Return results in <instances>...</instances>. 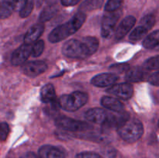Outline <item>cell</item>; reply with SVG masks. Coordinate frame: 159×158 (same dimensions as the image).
<instances>
[{"label":"cell","mask_w":159,"mask_h":158,"mask_svg":"<svg viewBox=\"0 0 159 158\" xmlns=\"http://www.w3.org/2000/svg\"><path fill=\"white\" fill-rule=\"evenodd\" d=\"M148 29H145L144 27L141 26H138L134 29L131 32V33L130 34V37L129 39L130 40H133V41H137V40H139L141 39H142L143 37H145L148 33Z\"/></svg>","instance_id":"cell-22"},{"label":"cell","mask_w":159,"mask_h":158,"mask_svg":"<svg viewBox=\"0 0 159 158\" xmlns=\"http://www.w3.org/2000/svg\"><path fill=\"white\" fill-rule=\"evenodd\" d=\"M13 3L14 10L20 11L21 8L25 5V3L27 2V0H12Z\"/></svg>","instance_id":"cell-32"},{"label":"cell","mask_w":159,"mask_h":158,"mask_svg":"<svg viewBox=\"0 0 159 158\" xmlns=\"http://www.w3.org/2000/svg\"><path fill=\"white\" fill-rule=\"evenodd\" d=\"M99 47V40L94 37L71 39L64 43L62 54L69 58L84 59L93 55Z\"/></svg>","instance_id":"cell-1"},{"label":"cell","mask_w":159,"mask_h":158,"mask_svg":"<svg viewBox=\"0 0 159 158\" xmlns=\"http://www.w3.org/2000/svg\"><path fill=\"white\" fill-rule=\"evenodd\" d=\"M101 105L113 112H121L125 109V106L120 101L110 96H103L101 99Z\"/></svg>","instance_id":"cell-14"},{"label":"cell","mask_w":159,"mask_h":158,"mask_svg":"<svg viewBox=\"0 0 159 158\" xmlns=\"http://www.w3.org/2000/svg\"><path fill=\"white\" fill-rule=\"evenodd\" d=\"M81 0H61V2L64 6H73L77 5Z\"/></svg>","instance_id":"cell-33"},{"label":"cell","mask_w":159,"mask_h":158,"mask_svg":"<svg viewBox=\"0 0 159 158\" xmlns=\"http://www.w3.org/2000/svg\"><path fill=\"white\" fill-rule=\"evenodd\" d=\"M130 68L129 64H116L110 66V69L113 74H122V73L127 72V70Z\"/></svg>","instance_id":"cell-28"},{"label":"cell","mask_w":159,"mask_h":158,"mask_svg":"<svg viewBox=\"0 0 159 158\" xmlns=\"http://www.w3.org/2000/svg\"><path fill=\"white\" fill-rule=\"evenodd\" d=\"M110 112L106 111L104 108H93L85 113V118L89 122L104 125L110 117Z\"/></svg>","instance_id":"cell-9"},{"label":"cell","mask_w":159,"mask_h":158,"mask_svg":"<svg viewBox=\"0 0 159 158\" xmlns=\"http://www.w3.org/2000/svg\"><path fill=\"white\" fill-rule=\"evenodd\" d=\"M121 12L120 11L107 12L104 15L102 22V29H101V34L102 37L109 39L113 36Z\"/></svg>","instance_id":"cell-6"},{"label":"cell","mask_w":159,"mask_h":158,"mask_svg":"<svg viewBox=\"0 0 159 158\" xmlns=\"http://www.w3.org/2000/svg\"><path fill=\"white\" fill-rule=\"evenodd\" d=\"M145 70L140 67L129 68L125 74V79L128 82H139L146 78Z\"/></svg>","instance_id":"cell-16"},{"label":"cell","mask_w":159,"mask_h":158,"mask_svg":"<svg viewBox=\"0 0 159 158\" xmlns=\"http://www.w3.org/2000/svg\"><path fill=\"white\" fill-rule=\"evenodd\" d=\"M86 20V15L84 12H79L66 23L60 25L54 28L48 36V40L51 43H58L69 36L77 32Z\"/></svg>","instance_id":"cell-2"},{"label":"cell","mask_w":159,"mask_h":158,"mask_svg":"<svg viewBox=\"0 0 159 158\" xmlns=\"http://www.w3.org/2000/svg\"><path fill=\"white\" fill-rule=\"evenodd\" d=\"M34 2L33 0H27L24 6L21 8L20 10V15L22 18H26L32 12L33 9H34Z\"/></svg>","instance_id":"cell-27"},{"label":"cell","mask_w":159,"mask_h":158,"mask_svg":"<svg viewBox=\"0 0 159 158\" xmlns=\"http://www.w3.org/2000/svg\"><path fill=\"white\" fill-rule=\"evenodd\" d=\"M148 81L150 84L155 85V86H158L159 85V72L156 71V72L153 73L151 74L148 77Z\"/></svg>","instance_id":"cell-31"},{"label":"cell","mask_w":159,"mask_h":158,"mask_svg":"<svg viewBox=\"0 0 159 158\" xmlns=\"http://www.w3.org/2000/svg\"><path fill=\"white\" fill-rule=\"evenodd\" d=\"M103 4V0H85L79 7V12L92 11L99 9Z\"/></svg>","instance_id":"cell-20"},{"label":"cell","mask_w":159,"mask_h":158,"mask_svg":"<svg viewBox=\"0 0 159 158\" xmlns=\"http://www.w3.org/2000/svg\"><path fill=\"white\" fill-rule=\"evenodd\" d=\"M44 50V42L43 40H38L31 47V54L33 57H37L42 54Z\"/></svg>","instance_id":"cell-25"},{"label":"cell","mask_w":159,"mask_h":158,"mask_svg":"<svg viewBox=\"0 0 159 158\" xmlns=\"http://www.w3.org/2000/svg\"><path fill=\"white\" fill-rule=\"evenodd\" d=\"M123 0H108L105 5V11L107 12H115L120 8Z\"/></svg>","instance_id":"cell-26"},{"label":"cell","mask_w":159,"mask_h":158,"mask_svg":"<svg viewBox=\"0 0 159 158\" xmlns=\"http://www.w3.org/2000/svg\"><path fill=\"white\" fill-rule=\"evenodd\" d=\"M118 78L119 77L113 73H102L93 77L90 82L94 86L103 88L113 85L117 81Z\"/></svg>","instance_id":"cell-11"},{"label":"cell","mask_w":159,"mask_h":158,"mask_svg":"<svg viewBox=\"0 0 159 158\" xmlns=\"http://www.w3.org/2000/svg\"><path fill=\"white\" fill-rule=\"evenodd\" d=\"M56 99V91L54 85H45L40 90V100L43 103H51Z\"/></svg>","instance_id":"cell-17"},{"label":"cell","mask_w":159,"mask_h":158,"mask_svg":"<svg viewBox=\"0 0 159 158\" xmlns=\"http://www.w3.org/2000/svg\"><path fill=\"white\" fill-rule=\"evenodd\" d=\"M135 23H136V19L134 16L129 15V16L125 17L115 30V39L119 40L124 38L130 32Z\"/></svg>","instance_id":"cell-12"},{"label":"cell","mask_w":159,"mask_h":158,"mask_svg":"<svg viewBox=\"0 0 159 158\" xmlns=\"http://www.w3.org/2000/svg\"><path fill=\"white\" fill-rule=\"evenodd\" d=\"M117 133L126 142L134 143L143 136L144 126L142 122L138 119L129 118L117 128Z\"/></svg>","instance_id":"cell-3"},{"label":"cell","mask_w":159,"mask_h":158,"mask_svg":"<svg viewBox=\"0 0 159 158\" xmlns=\"http://www.w3.org/2000/svg\"><path fill=\"white\" fill-rule=\"evenodd\" d=\"M40 158H65V153L59 147L51 145H43L38 150Z\"/></svg>","instance_id":"cell-13"},{"label":"cell","mask_w":159,"mask_h":158,"mask_svg":"<svg viewBox=\"0 0 159 158\" xmlns=\"http://www.w3.org/2000/svg\"><path fill=\"white\" fill-rule=\"evenodd\" d=\"M45 1H46L49 5H54V4H56L58 0H45Z\"/></svg>","instance_id":"cell-35"},{"label":"cell","mask_w":159,"mask_h":158,"mask_svg":"<svg viewBox=\"0 0 159 158\" xmlns=\"http://www.w3.org/2000/svg\"><path fill=\"white\" fill-rule=\"evenodd\" d=\"M14 11L13 3L12 0H3L0 3V19H6Z\"/></svg>","instance_id":"cell-19"},{"label":"cell","mask_w":159,"mask_h":158,"mask_svg":"<svg viewBox=\"0 0 159 158\" xmlns=\"http://www.w3.org/2000/svg\"><path fill=\"white\" fill-rule=\"evenodd\" d=\"M44 30V25L43 23H37L31 26L24 36V43L31 44L35 42L40 36L43 34Z\"/></svg>","instance_id":"cell-15"},{"label":"cell","mask_w":159,"mask_h":158,"mask_svg":"<svg viewBox=\"0 0 159 158\" xmlns=\"http://www.w3.org/2000/svg\"><path fill=\"white\" fill-rule=\"evenodd\" d=\"M55 124L57 126L71 132H85L93 128V126L88 122L65 116L57 118L55 120Z\"/></svg>","instance_id":"cell-5"},{"label":"cell","mask_w":159,"mask_h":158,"mask_svg":"<svg viewBox=\"0 0 159 158\" xmlns=\"http://www.w3.org/2000/svg\"><path fill=\"white\" fill-rule=\"evenodd\" d=\"M159 31L155 30L149 34L143 42V46L146 49H154L158 46Z\"/></svg>","instance_id":"cell-21"},{"label":"cell","mask_w":159,"mask_h":158,"mask_svg":"<svg viewBox=\"0 0 159 158\" xmlns=\"http://www.w3.org/2000/svg\"><path fill=\"white\" fill-rule=\"evenodd\" d=\"M140 23H141L140 26H143L145 29H147L148 30H149V29H151L153 27L155 23V15H152V14H148V15H145V16H144L141 19Z\"/></svg>","instance_id":"cell-24"},{"label":"cell","mask_w":159,"mask_h":158,"mask_svg":"<svg viewBox=\"0 0 159 158\" xmlns=\"http://www.w3.org/2000/svg\"><path fill=\"white\" fill-rule=\"evenodd\" d=\"M47 69H48V65L42 60H33V61L26 62L23 64L22 67L23 74L30 77H37L45 72Z\"/></svg>","instance_id":"cell-7"},{"label":"cell","mask_w":159,"mask_h":158,"mask_svg":"<svg viewBox=\"0 0 159 158\" xmlns=\"http://www.w3.org/2000/svg\"><path fill=\"white\" fill-rule=\"evenodd\" d=\"M21 158H40L39 156H37L35 153H27L25 155H23Z\"/></svg>","instance_id":"cell-34"},{"label":"cell","mask_w":159,"mask_h":158,"mask_svg":"<svg viewBox=\"0 0 159 158\" xmlns=\"http://www.w3.org/2000/svg\"><path fill=\"white\" fill-rule=\"evenodd\" d=\"M107 92L116 96L119 99L127 100L132 97L134 93V88L130 83H120L112 85L107 90Z\"/></svg>","instance_id":"cell-8"},{"label":"cell","mask_w":159,"mask_h":158,"mask_svg":"<svg viewBox=\"0 0 159 158\" xmlns=\"http://www.w3.org/2000/svg\"><path fill=\"white\" fill-rule=\"evenodd\" d=\"M57 12H58V7L56 6V4L48 5L40 12L39 20L41 23L48 21V20H51L57 13Z\"/></svg>","instance_id":"cell-18"},{"label":"cell","mask_w":159,"mask_h":158,"mask_svg":"<svg viewBox=\"0 0 159 158\" xmlns=\"http://www.w3.org/2000/svg\"><path fill=\"white\" fill-rule=\"evenodd\" d=\"M75 158H102V156L99 153H94V152L86 151L78 153Z\"/></svg>","instance_id":"cell-30"},{"label":"cell","mask_w":159,"mask_h":158,"mask_svg":"<svg viewBox=\"0 0 159 158\" xmlns=\"http://www.w3.org/2000/svg\"><path fill=\"white\" fill-rule=\"evenodd\" d=\"M31 46L30 44L23 43V45L17 48L12 54L11 57V63L14 66L22 65L26 61L31 54Z\"/></svg>","instance_id":"cell-10"},{"label":"cell","mask_w":159,"mask_h":158,"mask_svg":"<svg viewBox=\"0 0 159 158\" xmlns=\"http://www.w3.org/2000/svg\"><path fill=\"white\" fill-rule=\"evenodd\" d=\"M89 95L82 91H74L71 94H63L57 101L58 106L68 112H75L87 103Z\"/></svg>","instance_id":"cell-4"},{"label":"cell","mask_w":159,"mask_h":158,"mask_svg":"<svg viewBox=\"0 0 159 158\" xmlns=\"http://www.w3.org/2000/svg\"><path fill=\"white\" fill-rule=\"evenodd\" d=\"M9 125L6 122H1L0 123V141H5L9 136Z\"/></svg>","instance_id":"cell-29"},{"label":"cell","mask_w":159,"mask_h":158,"mask_svg":"<svg viewBox=\"0 0 159 158\" xmlns=\"http://www.w3.org/2000/svg\"><path fill=\"white\" fill-rule=\"evenodd\" d=\"M159 67V58L158 56L152 57L148 59L143 64V68L147 71H153V70H158Z\"/></svg>","instance_id":"cell-23"}]
</instances>
